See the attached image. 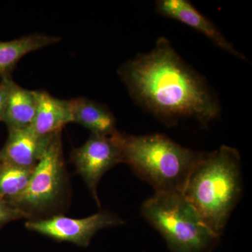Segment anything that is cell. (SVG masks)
<instances>
[{"instance_id":"cell-4","label":"cell","mask_w":252,"mask_h":252,"mask_svg":"<svg viewBox=\"0 0 252 252\" xmlns=\"http://www.w3.org/2000/svg\"><path fill=\"white\" fill-rule=\"evenodd\" d=\"M141 214L172 252H210L220 238L182 193L155 192L142 204Z\"/></svg>"},{"instance_id":"cell-10","label":"cell","mask_w":252,"mask_h":252,"mask_svg":"<svg viewBox=\"0 0 252 252\" xmlns=\"http://www.w3.org/2000/svg\"><path fill=\"white\" fill-rule=\"evenodd\" d=\"M36 95L37 107L31 127L37 135H54L73 122L70 99L56 98L43 91H36Z\"/></svg>"},{"instance_id":"cell-11","label":"cell","mask_w":252,"mask_h":252,"mask_svg":"<svg viewBox=\"0 0 252 252\" xmlns=\"http://www.w3.org/2000/svg\"><path fill=\"white\" fill-rule=\"evenodd\" d=\"M73 122L89 129L94 135L109 136L117 132V119L103 104L86 97L70 99Z\"/></svg>"},{"instance_id":"cell-1","label":"cell","mask_w":252,"mask_h":252,"mask_svg":"<svg viewBox=\"0 0 252 252\" xmlns=\"http://www.w3.org/2000/svg\"><path fill=\"white\" fill-rule=\"evenodd\" d=\"M118 74L135 103L167 126L190 118L206 127L220 117V102L205 78L163 36L152 51L121 65Z\"/></svg>"},{"instance_id":"cell-12","label":"cell","mask_w":252,"mask_h":252,"mask_svg":"<svg viewBox=\"0 0 252 252\" xmlns=\"http://www.w3.org/2000/svg\"><path fill=\"white\" fill-rule=\"evenodd\" d=\"M36 107V91L23 89L13 81L3 119L8 130H21L31 127L35 117Z\"/></svg>"},{"instance_id":"cell-9","label":"cell","mask_w":252,"mask_h":252,"mask_svg":"<svg viewBox=\"0 0 252 252\" xmlns=\"http://www.w3.org/2000/svg\"><path fill=\"white\" fill-rule=\"evenodd\" d=\"M54 135H37L31 127L9 131L7 140L0 150V162L23 168H35Z\"/></svg>"},{"instance_id":"cell-16","label":"cell","mask_w":252,"mask_h":252,"mask_svg":"<svg viewBox=\"0 0 252 252\" xmlns=\"http://www.w3.org/2000/svg\"><path fill=\"white\" fill-rule=\"evenodd\" d=\"M13 79L11 76L1 78L0 82V122H3Z\"/></svg>"},{"instance_id":"cell-14","label":"cell","mask_w":252,"mask_h":252,"mask_svg":"<svg viewBox=\"0 0 252 252\" xmlns=\"http://www.w3.org/2000/svg\"><path fill=\"white\" fill-rule=\"evenodd\" d=\"M34 170L0 162V196L12 205L27 189Z\"/></svg>"},{"instance_id":"cell-7","label":"cell","mask_w":252,"mask_h":252,"mask_svg":"<svg viewBox=\"0 0 252 252\" xmlns=\"http://www.w3.org/2000/svg\"><path fill=\"white\" fill-rule=\"evenodd\" d=\"M124 220L112 212L102 211L83 219L56 215L30 220L26 228L59 242H69L78 246H89L99 230L124 224Z\"/></svg>"},{"instance_id":"cell-2","label":"cell","mask_w":252,"mask_h":252,"mask_svg":"<svg viewBox=\"0 0 252 252\" xmlns=\"http://www.w3.org/2000/svg\"><path fill=\"white\" fill-rule=\"evenodd\" d=\"M242 192L240 154L223 145L204 153L189 176L183 195L205 224L220 236Z\"/></svg>"},{"instance_id":"cell-3","label":"cell","mask_w":252,"mask_h":252,"mask_svg":"<svg viewBox=\"0 0 252 252\" xmlns=\"http://www.w3.org/2000/svg\"><path fill=\"white\" fill-rule=\"evenodd\" d=\"M123 162L155 192L183 193L192 170L204 152L187 148L166 135L120 134Z\"/></svg>"},{"instance_id":"cell-5","label":"cell","mask_w":252,"mask_h":252,"mask_svg":"<svg viewBox=\"0 0 252 252\" xmlns=\"http://www.w3.org/2000/svg\"><path fill=\"white\" fill-rule=\"evenodd\" d=\"M61 132L55 134L44 157L36 165L27 189L12 205L29 218L45 213L57 205L65 185Z\"/></svg>"},{"instance_id":"cell-13","label":"cell","mask_w":252,"mask_h":252,"mask_svg":"<svg viewBox=\"0 0 252 252\" xmlns=\"http://www.w3.org/2000/svg\"><path fill=\"white\" fill-rule=\"evenodd\" d=\"M57 36L34 33L9 41H0V77H10L17 63L30 53L56 44Z\"/></svg>"},{"instance_id":"cell-15","label":"cell","mask_w":252,"mask_h":252,"mask_svg":"<svg viewBox=\"0 0 252 252\" xmlns=\"http://www.w3.org/2000/svg\"><path fill=\"white\" fill-rule=\"evenodd\" d=\"M23 218L30 219L27 214L0 196V227L9 222Z\"/></svg>"},{"instance_id":"cell-6","label":"cell","mask_w":252,"mask_h":252,"mask_svg":"<svg viewBox=\"0 0 252 252\" xmlns=\"http://www.w3.org/2000/svg\"><path fill=\"white\" fill-rule=\"evenodd\" d=\"M120 134L119 131L109 136L92 134L85 143L73 149L71 154V160L99 207V181L108 170L123 162Z\"/></svg>"},{"instance_id":"cell-8","label":"cell","mask_w":252,"mask_h":252,"mask_svg":"<svg viewBox=\"0 0 252 252\" xmlns=\"http://www.w3.org/2000/svg\"><path fill=\"white\" fill-rule=\"evenodd\" d=\"M156 10L159 14L193 28L208 38L215 46L241 60H246L213 23L187 0H158Z\"/></svg>"}]
</instances>
